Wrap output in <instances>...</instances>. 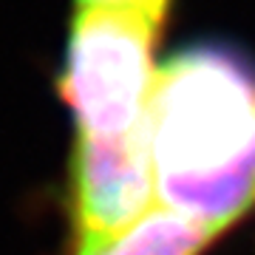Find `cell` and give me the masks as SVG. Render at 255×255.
Returning <instances> with one entry per match:
<instances>
[{"mask_svg": "<svg viewBox=\"0 0 255 255\" xmlns=\"http://www.w3.org/2000/svg\"><path fill=\"white\" fill-rule=\"evenodd\" d=\"M159 28V20L139 11L74 14L60 88L74 114L77 139H125L147 130Z\"/></svg>", "mask_w": 255, "mask_h": 255, "instance_id": "obj_2", "label": "cell"}, {"mask_svg": "<svg viewBox=\"0 0 255 255\" xmlns=\"http://www.w3.org/2000/svg\"><path fill=\"white\" fill-rule=\"evenodd\" d=\"M150 156L159 207L219 236L255 201V65L190 46L156 71Z\"/></svg>", "mask_w": 255, "mask_h": 255, "instance_id": "obj_1", "label": "cell"}, {"mask_svg": "<svg viewBox=\"0 0 255 255\" xmlns=\"http://www.w3.org/2000/svg\"><path fill=\"white\" fill-rule=\"evenodd\" d=\"M156 182L150 130L125 139H77L74 145V227L77 255L125 236L153 210Z\"/></svg>", "mask_w": 255, "mask_h": 255, "instance_id": "obj_3", "label": "cell"}, {"mask_svg": "<svg viewBox=\"0 0 255 255\" xmlns=\"http://www.w3.org/2000/svg\"><path fill=\"white\" fill-rule=\"evenodd\" d=\"M213 238L210 230L156 204L125 236L88 255H199Z\"/></svg>", "mask_w": 255, "mask_h": 255, "instance_id": "obj_4", "label": "cell"}]
</instances>
